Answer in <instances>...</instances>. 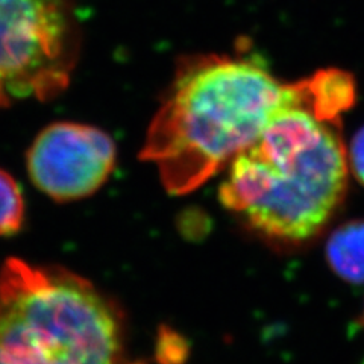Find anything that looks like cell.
Listing matches in <instances>:
<instances>
[{
  "label": "cell",
  "instance_id": "6da1fadb",
  "mask_svg": "<svg viewBox=\"0 0 364 364\" xmlns=\"http://www.w3.org/2000/svg\"><path fill=\"white\" fill-rule=\"evenodd\" d=\"M349 108V85L333 68L291 84L255 141L228 164L223 207L275 240L321 232L346 195L348 152L337 123Z\"/></svg>",
  "mask_w": 364,
  "mask_h": 364
},
{
  "label": "cell",
  "instance_id": "7a4b0ae2",
  "mask_svg": "<svg viewBox=\"0 0 364 364\" xmlns=\"http://www.w3.org/2000/svg\"><path fill=\"white\" fill-rule=\"evenodd\" d=\"M290 85L247 56L184 61L147 129L141 158L155 164L168 193L187 195L255 141Z\"/></svg>",
  "mask_w": 364,
  "mask_h": 364
},
{
  "label": "cell",
  "instance_id": "3957f363",
  "mask_svg": "<svg viewBox=\"0 0 364 364\" xmlns=\"http://www.w3.org/2000/svg\"><path fill=\"white\" fill-rule=\"evenodd\" d=\"M120 323L91 284L9 258L0 269V364H117Z\"/></svg>",
  "mask_w": 364,
  "mask_h": 364
},
{
  "label": "cell",
  "instance_id": "277c9868",
  "mask_svg": "<svg viewBox=\"0 0 364 364\" xmlns=\"http://www.w3.org/2000/svg\"><path fill=\"white\" fill-rule=\"evenodd\" d=\"M76 55L72 0H0V81L11 97H56Z\"/></svg>",
  "mask_w": 364,
  "mask_h": 364
},
{
  "label": "cell",
  "instance_id": "5b68a950",
  "mask_svg": "<svg viewBox=\"0 0 364 364\" xmlns=\"http://www.w3.org/2000/svg\"><path fill=\"white\" fill-rule=\"evenodd\" d=\"M28 173L40 191L58 202L93 195L116 164L111 136L81 123L58 122L44 128L26 155Z\"/></svg>",
  "mask_w": 364,
  "mask_h": 364
},
{
  "label": "cell",
  "instance_id": "8992f818",
  "mask_svg": "<svg viewBox=\"0 0 364 364\" xmlns=\"http://www.w3.org/2000/svg\"><path fill=\"white\" fill-rule=\"evenodd\" d=\"M326 257L340 278L364 282V220L340 226L329 237Z\"/></svg>",
  "mask_w": 364,
  "mask_h": 364
},
{
  "label": "cell",
  "instance_id": "52a82bcc",
  "mask_svg": "<svg viewBox=\"0 0 364 364\" xmlns=\"http://www.w3.org/2000/svg\"><path fill=\"white\" fill-rule=\"evenodd\" d=\"M25 219V202L16 179L0 168V237L17 232Z\"/></svg>",
  "mask_w": 364,
  "mask_h": 364
},
{
  "label": "cell",
  "instance_id": "ba28073f",
  "mask_svg": "<svg viewBox=\"0 0 364 364\" xmlns=\"http://www.w3.org/2000/svg\"><path fill=\"white\" fill-rule=\"evenodd\" d=\"M348 164L352 173L358 179L360 184L364 186V127L357 131L349 144Z\"/></svg>",
  "mask_w": 364,
  "mask_h": 364
},
{
  "label": "cell",
  "instance_id": "9c48e42d",
  "mask_svg": "<svg viewBox=\"0 0 364 364\" xmlns=\"http://www.w3.org/2000/svg\"><path fill=\"white\" fill-rule=\"evenodd\" d=\"M182 340L173 333H161L159 337V360L164 364H179L182 361Z\"/></svg>",
  "mask_w": 364,
  "mask_h": 364
},
{
  "label": "cell",
  "instance_id": "30bf717a",
  "mask_svg": "<svg viewBox=\"0 0 364 364\" xmlns=\"http://www.w3.org/2000/svg\"><path fill=\"white\" fill-rule=\"evenodd\" d=\"M9 97H11V96H9V93H8V90L5 88L4 82L0 81V108L8 105V100H9Z\"/></svg>",
  "mask_w": 364,
  "mask_h": 364
}]
</instances>
